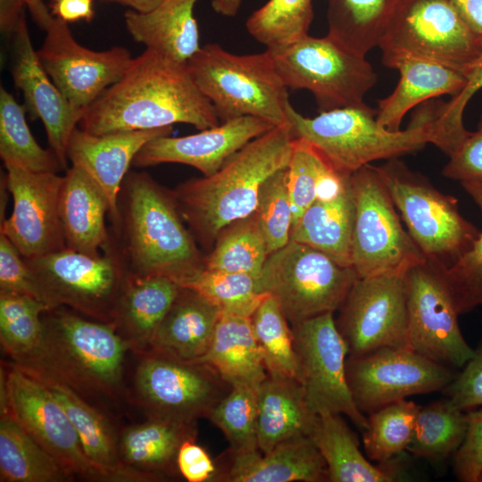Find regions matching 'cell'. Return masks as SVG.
I'll list each match as a JSON object with an SVG mask.
<instances>
[{
    "label": "cell",
    "instance_id": "1",
    "mask_svg": "<svg viewBox=\"0 0 482 482\" xmlns=\"http://www.w3.org/2000/svg\"><path fill=\"white\" fill-rule=\"evenodd\" d=\"M177 123L203 130L220 121L187 62L145 48L133 58L122 76L84 110L79 126L100 135Z\"/></svg>",
    "mask_w": 482,
    "mask_h": 482
},
{
    "label": "cell",
    "instance_id": "2",
    "mask_svg": "<svg viewBox=\"0 0 482 482\" xmlns=\"http://www.w3.org/2000/svg\"><path fill=\"white\" fill-rule=\"evenodd\" d=\"M183 221L171 191L146 172L129 171L104 247L127 274L165 277L184 287L204 269V257Z\"/></svg>",
    "mask_w": 482,
    "mask_h": 482
},
{
    "label": "cell",
    "instance_id": "3",
    "mask_svg": "<svg viewBox=\"0 0 482 482\" xmlns=\"http://www.w3.org/2000/svg\"><path fill=\"white\" fill-rule=\"evenodd\" d=\"M293 140L288 122L275 126L244 145L213 174L185 181L171 191L195 240L213 246L227 226L255 212L265 180L288 166Z\"/></svg>",
    "mask_w": 482,
    "mask_h": 482
},
{
    "label": "cell",
    "instance_id": "4",
    "mask_svg": "<svg viewBox=\"0 0 482 482\" xmlns=\"http://www.w3.org/2000/svg\"><path fill=\"white\" fill-rule=\"evenodd\" d=\"M42 320L38 347L13 362L46 371L85 399L117 400L125 393V359L131 348L112 324L62 305L45 311Z\"/></svg>",
    "mask_w": 482,
    "mask_h": 482
},
{
    "label": "cell",
    "instance_id": "5",
    "mask_svg": "<svg viewBox=\"0 0 482 482\" xmlns=\"http://www.w3.org/2000/svg\"><path fill=\"white\" fill-rule=\"evenodd\" d=\"M377 110L366 104L305 117L290 104L287 121L295 138L314 146L339 173L351 175L377 160L398 158L422 149L432 141V115L423 107L407 129L390 131L378 124Z\"/></svg>",
    "mask_w": 482,
    "mask_h": 482
},
{
    "label": "cell",
    "instance_id": "6",
    "mask_svg": "<svg viewBox=\"0 0 482 482\" xmlns=\"http://www.w3.org/2000/svg\"><path fill=\"white\" fill-rule=\"evenodd\" d=\"M187 64L220 122L242 116L256 117L273 126L288 122V88L267 49L236 54L219 44H207Z\"/></svg>",
    "mask_w": 482,
    "mask_h": 482
},
{
    "label": "cell",
    "instance_id": "7",
    "mask_svg": "<svg viewBox=\"0 0 482 482\" xmlns=\"http://www.w3.org/2000/svg\"><path fill=\"white\" fill-rule=\"evenodd\" d=\"M375 168L426 260L449 268L473 247L482 231L461 214L457 198L398 158Z\"/></svg>",
    "mask_w": 482,
    "mask_h": 482
},
{
    "label": "cell",
    "instance_id": "8",
    "mask_svg": "<svg viewBox=\"0 0 482 482\" xmlns=\"http://www.w3.org/2000/svg\"><path fill=\"white\" fill-rule=\"evenodd\" d=\"M267 50L286 87L310 91L320 112L365 104V95L378 80L365 56L343 47L328 36L307 34Z\"/></svg>",
    "mask_w": 482,
    "mask_h": 482
},
{
    "label": "cell",
    "instance_id": "9",
    "mask_svg": "<svg viewBox=\"0 0 482 482\" xmlns=\"http://www.w3.org/2000/svg\"><path fill=\"white\" fill-rule=\"evenodd\" d=\"M358 278L353 267L290 240L268 255L257 280L260 291L278 303L293 325L340 309Z\"/></svg>",
    "mask_w": 482,
    "mask_h": 482
},
{
    "label": "cell",
    "instance_id": "10",
    "mask_svg": "<svg viewBox=\"0 0 482 482\" xmlns=\"http://www.w3.org/2000/svg\"><path fill=\"white\" fill-rule=\"evenodd\" d=\"M137 353L133 392L147 417L196 423L209 417L232 386L204 362L156 348Z\"/></svg>",
    "mask_w": 482,
    "mask_h": 482
},
{
    "label": "cell",
    "instance_id": "11",
    "mask_svg": "<svg viewBox=\"0 0 482 482\" xmlns=\"http://www.w3.org/2000/svg\"><path fill=\"white\" fill-rule=\"evenodd\" d=\"M350 180L354 200L352 267L358 277L405 274L425 262L375 166H363Z\"/></svg>",
    "mask_w": 482,
    "mask_h": 482
},
{
    "label": "cell",
    "instance_id": "12",
    "mask_svg": "<svg viewBox=\"0 0 482 482\" xmlns=\"http://www.w3.org/2000/svg\"><path fill=\"white\" fill-rule=\"evenodd\" d=\"M6 367L1 370L0 409H6L73 478L118 481L87 457L76 429L51 391L12 362Z\"/></svg>",
    "mask_w": 482,
    "mask_h": 482
},
{
    "label": "cell",
    "instance_id": "13",
    "mask_svg": "<svg viewBox=\"0 0 482 482\" xmlns=\"http://www.w3.org/2000/svg\"><path fill=\"white\" fill-rule=\"evenodd\" d=\"M378 47L382 54L429 59L466 77L482 54L451 0H398Z\"/></svg>",
    "mask_w": 482,
    "mask_h": 482
},
{
    "label": "cell",
    "instance_id": "14",
    "mask_svg": "<svg viewBox=\"0 0 482 482\" xmlns=\"http://www.w3.org/2000/svg\"><path fill=\"white\" fill-rule=\"evenodd\" d=\"M25 261L52 308L65 306L111 324L127 275L111 248L104 247L99 255L65 248Z\"/></svg>",
    "mask_w": 482,
    "mask_h": 482
},
{
    "label": "cell",
    "instance_id": "15",
    "mask_svg": "<svg viewBox=\"0 0 482 482\" xmlns=\"http://www.w3.org/2000/svg\"><path fill=\"white\" fill-rule=\"evenodd\" d=\"M298 380L317 415L345 414L359 428L368 418L357 408L345 371L348 349L333 313L328 312L292 325Z\"/></svg>",
    "mask_w": 482,
    "mask_h": 482
},
{
    "label": "cell",
    "instance_id": "16",
    "mask_svg": "<svg viewBox=\"0 0 482 482\" xmlns=\"http://www.w3.org/2000/svg\"><path fill=\"white\" fill-rule=\"evenodd\" d=\"M347 383L357 408L370 413L408 396L444 390L455 374L408 347H382L348 355Z\"/></svg>",
    "mask_w": 482,
    "mask_h": 482
},
{
    "label": "cell",
    "instance_id": "17",
    "mask_svg": "<svg viewBox=\"0 0 482 482\" xmlns=\"http://www.w3.org/2000/svg\"><path fill=\"white\" fill-rule=\"evenodd\" d=\"M442 268L426 260L404 275L408 347L440 364L461 368L474 349L460 329Z\"/></svg>",
    "mask_w": 482,
    "mask_h": 482
},
{
    "label": "cell",
    "instance_id": "18",
    "mask_svg": "<svg viewBox=\"0 0 482 482\" xmlns=\"http://www.w3.org/2000/svg\"><path fill=\"white\" fill-rule=\"evenodd\" d=\"M404 275L385 273L354 282L336 321L348 355L382 347H408Z\"/></svg>",
    "mask_w": 482,
    "mask_h": 482
},
{
    "label": "cell",
    "instance_id": "19",
    "mask_svg": "<svg viewBox=\"0 0 482 482\" xmlns=\"http://www.w3.org/2000/svg\"><path fill=\"white\" fill-rule=\"evenodd\" d=\"M37 51L47 74L76 108L84 111L125 72L133 57L121 46L93 51L73 37L66 21L54 17Z\"/></svg>",
    "mask_w": 482,
    "mask_h": 482
},
{
    "label": "cell",
    "instance_id": "20",
    "mask_svg": "<svg viewBox=\"0 0 482 482\" xmlns=\"http://www.w3.org/2000/svg\"><path fill=\"white\" fill-rule=\"evenodd\" d=\"M6 184L13 206L1 221L4 234L25 259L66 248L59 214L63 176L6 164Z\"/></svg>",
    "mask_w": 482,
    "mask_h": 482
},
{
    "label": "cell",
    "instance_id": "21",
    "mask_svg": "<svg viewBox=\"0 0 482 482\" xmlns=\"http://www.w3.org/2000/svg\"><path fill=\"white\" fill-rule=\"evenodd\" d=\"M273 127L264 120L242 116L185 137L161 136L139 150L132 165L144 168L180 163L210 176L244 145Z\"/></svg>",
    "mask_w": 482,
    "mask_h": 482
},
{
    "label": "cell",
    "instance_id": "22",
    "mask_svg": "<svg viewBox=\"0 0 482 482\" xmlns=\"http://www.w3.org/2000/svg\"><path fill=\"white\" fill-rule=\"evenodd\" d=\"M12 38L14 84L22 92L30 114L43 122L50 149L66 168L67 145L84 111L74 107L47 74L32 46L25 17Z\"/></svg>",
    "mask_w": 482,
    "mask_h": 482
},
{
    "label": "cell",
    "instance_id": "23",
    "mask_svg": "<svg viewBox=\"0 0 482 482\" xmlns=\"http://www.w3.org/2000/svg\"><path fill=\"white\" fill-rule=\"evenodd\" d=\"M215 461L217 482L328 481L325 461L308 436L283 441L265 453L229 449Z\"/></svg>",
    "mask_w": 482,
    "mask_h": 482
},
{
    "label": "cell",
    "instance_id": "24",
    "mask_svg": "<svg viewBox=\"0 0 482 482\" xmlns=\"http://www.w3.org/2000/svg\"><path fill=\"white\" fill-rule=\"evenodd\" d=\"M172 127L92 134L76 127L66 149L71 165L84 170L102 188L109 204L110 220L117 215L122 182L139 150L150 140L170 135Z\"/></svg>",
    "mask_w": 482,
    "mask_h": 482
},
{
    "label": "cell",
    "instance_id": "25",
    "mask_svg": "<svg viewBox=\"0 0 482 482\" xmlns=\"http://www.w3.org/2000/svg\"><path fill=\"white\" fill-rule=\"evenodd\" d=\"M382 62L398 71L395 90L378 100L376 119L390 131L400 130L404 115L416 105L442 95L457 96L467 77L443 63L409 54H384Z\"/></svg>",
    "mask_w": 482,
    "mask_h": 482
},
{
    "label": "cell",
    "instance_id": "26",
    "mask_svg": "<svg viewBox=\"0 0 482 482\" xmlns=\"http://www.w3.org/2000/svg\"><path fill=\"white\" fill-rule=\"evenodd\" d=\"M14 363L38 378L55 396L76 429L86 454L94 463L113 474L119 482L151 481L147 477L121 465L118 433L96 407L46 371Z\"/></svg>",
    "mask_w": 482,
    "mask_h": 482
},
{
    "label": "cell",
    "instance_id": "27",
    "mask_svg": "<svg viewBox=\"0 0 482 482\" xmlns=\"http://www.w3.org/2000/svg\"><path fill=\"white\" fill-rule=\"evenodd\" d=\"M110 204L96 182L81 168L71 165L63 176L59 214L66 248L99 255L110 239L105 217Z\"/></svg>",
    "mask_w": 482,
    "mask_h": 482
},
{
    "label": "cell",
    "instance_id": "28",
    "mask_svg": "<svg viewBox=\"0 0 482 482\" xmlns=\"http://www.w3.org/2000/svg\"><path fill=\"white\" fill-rule=\"evenodd\" d=\"M180 288L165 277L126 275L111 324L132 351L140 353L150 347Z\"/></svg>",
    "mask_w": 482,
    "mask_h": 482
},
{
    "label": "cell",
    "instance_id": "29",
    "mask_svg": "<svg viewBox=\"0 0 482 482\" xmlns=\"http://www.w3.org/2000/svg\"><path fill=\"white\" fill-rule=\"evenodd\" d=\"M197 423H183L147 417L118 435V452L123 467L151 481L179 472L177 455L181 445L196 439Z\"/></svg>",
    "mask_w": 482,
    "mask_h": 482
},
{
    "label": "cell",
    "instance_id": "30",
    "mask_svg": "<svg viewBox=\"0 0 482 482\" xmlns=\"http://www.w3.org/2000/svg\"><path fill=\"white\" fill-rule=\"evenodd\" d=\"M317 417L299 380L268 375L257 387L259 451L265 453L283 441L308 436Z\"/></svg>",
    "mask_w": 482,
    "mask_h": 482
},
{
    "label": "cell",
    "instance_id": "31",
    "mask_svg": "<svg viewBox=\"0 0 482 482\" xmlns=\"http://www.w3.org/2000/svg\"><path fill=\"white\" fill-rule=\"evenodd\" d=\"M197 0H162L154 9L124 12L125 26L133 39L179 62H187L199 49V29L194 16Z\"/></svg>",
    "mask_w": 482,
    "mask_h": 482
},
{
    "label": "cell",
    "instance_id": "32",
    "mask_svg": "<svg viewBox=\"0 0 482 482\" xmlns=\"http://www.w3.org/2000/svg\"><path fill=\"white\" fill-rule=\"evenodd\" d=\"M220 314L221 311L199 293L181 287L149 348L198 360L209 348Z\"/></svg>",
    "mask_w": 482,
    "mask_h": 482
},
{
    "label": "cell",
    "instance_id": "33",
    "mask_svg": "<svg viewBox=\"0 0 482 482\" xmlns=\"http://www.w3.org/2000/svg\"><path fill=\"white\" fill-rule=\"evenodd\" d=\"M198 361L212 367L230 385L257 388L268 376L251 316L221 312L209 348Z\"/></svg>",
    "mask_w": 482,
    "mask_h": 482
},
{
    "label": "cell",
    "instance_id": "34",
    "mask_svg": "<svg viewBox=\"0 0 482 482\" xmlns=\"http://www.w3.org/2000/svg\"><path fill=\"white\" fill-rule=\"evenodd\" d=\"M351 177V176H350ZM354 200L350 178L335 195L315 201L291 230L290 240L352 267Z\"/></svg>",
    "mask_w": 482,
    "mask_h": 482
},
{
    "label": "cell",
    "instance_id": "35",
    "mask_svg": "<svg viewBox=\"0 0 482 482\" xmlns=\"http://www.w3.org/2000/svg\"><path fill=\"white\" fill-rule=\"evenodd\" d=\"M308 436L327 465L329 482H389L397 478L392 467L371 464L341 414L318 415Z\"/></svg>",
    "mask_w": 482,
    "mask_h": 482
},
{
    "label": "cell",
    "instance_id": "36",
    "mask_svg": "<svg viewBox=\"0 0 482 482\" xmlns=\"http://www.w3.org/2000/svg\"><path fill=\"white\" fill-rule=\"evenodd\" d=\"M0 410L1 482H65L73 478L6 409Z\"/></svg>",
    "mask_w": 482,
    "mask_h": 482
},
{
    "label": "cell",
    "instance_id": "37",
    "mask_svg": "<svg viewBox=\"0 0 482 482\" xmlns=\"http://www.w3.org/2000/svg\"><path fill=\"white\" fill-rule=\"evenodd\" d=\"M398 0H328V35L365 56L378 46Z\"/></svg>",
    "mask_w": 482,
    "mask_h": 482
},
{
    "label": "cell",
    "instance_id": "38",
    "mask_svg": "<svg viewBox=\"0 0 482 482\" xmlns=\"http://www.w3.org/2000/svg\"><path fill=\"white\" fill-rule=\"evenodd\" d=\"M350 176L337 171L309 142L294 137L287 166V186L293 210L292 229L315 201L337 195Z\"/></svg>",
    "mask_w": 482,
    "mask_h": 482
},
{
    "label": "cell",
    "instance_id": "39",
    "mask_svg": "<svg viewBox=\"0 0 482 482\" xmlns=\"http://www.w3.org/2000/svg\"><path fill=\"white\" fill-rule=\"evenodd\" d=\"M0 156L4 165L12 164L36 172L65 169L52 149L35 139L25 118V109L4 87L0 88Z\"/></svg>",
    "mask_w": 482,
    "mask_h": 482
},
{
    "label": "cell",
    "instance_id": "40",
    "mask_svg": "<svg viewBox=\"0 0 482 482\" xmlns=\"http://www.w3.org/2000/svg\"><path fill=\"white\" fill-rule=\"evenodd\" d=\"M467 428V411L454 407L447 398L420 406L406 450L420 458L445 460L458 450Z\"/></svg>",
    "mask_w": 482,
    "mask_h": 482
},
{
    "label": "cell",
    "instance_id": "41",
    "mask_svg": "<svg viewBox=\"0 0 482 482\" xmlns=\"http://www.w3.org/2000/svg\"><path fill=\"white\" fill-rule=\"evenodd\" d=\"M204 268L259 278L269 255L255 212L227 226L218 236Z\"/></svg>",
    "mask_w": 482,
    "mask_h": 482
},
{
    "label": "cell",
    "instance_id": "42",
    "mask_svg": "<svg viewBox=\"0 0 482 482\" xmlns=\"http://www.w3.org/2000/svg\"><path fill=\"white\" fill-rule=\"evenodd\" d=\"M251 322L268 375L298 380L292 328L278 303L267 295L251 315Z\"/></svg>",
    "mask_w": 482,
    "mask_h": 482
},
{
    "label": "cell",
    "instance_id": "43",
    "mask_svg": "<svg viewBox=\"0 0 482 482\" xmlns=\"http://www.w3.org/2000/svg\"><path fill=\"white\" fill-rule=\"evenodd\" d=\"M48 309L29 295L0 293V340L12 362L26 359L38 347L44 331L42 314Z\"/></svg>",
    "mask_w": 482,
    "mask_h": 482
},
{
    "label": "cell",
    "instance_id": "44",
    "mask_svg": "<svg viewBox=\"0 0 482 482\" xmlns=\"http://www.w3.org/2000/svg\"><path fill=\"white\" fill-rule=\"evenodd\" d=\"M420 408L403 399L370 412L362 435L367 457L383 464L406 450Z\"/></svg>",
    "mask_w": 482,
    "mask_h": 482
},
{
    "label": "cell",
    "instance_id": "45",
    "mask_svg": "<svg viewBox=\"0 0 482 482\" xmlns=\"http://www.w3.org/2000/svg\"><path fill=\"white\" fill-rule=\"evenodd\" d=\"M312 20V0H269L249 16L245 28L255 40L271 47L307 35Z\"/></svg>",
    "mask_w": 482,
    "mask_h": 482
},
{
    "label": "cell",
    "instance_id": "46",
    "mask_svg": "<svg viewBox=\"0 0 482 482\" xmlns=\"http://www.w3.org/2000/svg\"><path fill=\"white\" fill-rule=\"evenodd\" d=\"M207 419L222 431L230 450H259L256 387L246 384L232 385L229 393L214 407Z\"/></svg>",
    "mask_w": 482,
    "mask_h": 482
},
{
    "label": "cell",
    "instance_id": "47",
    "mask_svg": "<svg viewBox=\"0 0 482 482\" xmlns=\"http://www.w3.org/2000/svg\"><path fill=\"white\" fill-rule=\"evenodd\" d=\"M183 287L199 293L221 312L245 316H251L267 295L251 275L205 268Z\"/></svg>",
    "mask_w": 482,
    "mask_h": 482
},
{
    "label": "cell",
    "instance_id": "48",
    "mask_svg": "<svg viewBox=\"0 0 482 482\" xmlns=\"http://www.w3.org/2000/svg\"><path fill=\"white\" fill-rule=\"evenodd\" d=\"M461 186L482 212V186ZM442 273L459 315L482 306V232L473 247L449 268H442Z\"/></svg>",
    "mask_w": 482,
    "mask_h": 482
},
{
    "label": "cell",
    "instance_id": "49",
    "mask_svg": "<svg viewBox=\"0 0 482 482\" xmlns=\"http://www.w3.org/2000/svg\"><path fill=\"white\" fill-rule=\"evenodd\" d=\"M254 212L269 254L290 241L293 210L287 186V167L265 180Z\"/></svg>",
    "mask_w": 482,
    "mask_h": 482
},
{
    "label": "cell",
    "instance_id": "50",
    "mask_svg": "<svg viewBox=\"0 0 482 482\" xmlns=\"http://www.w3.org/2000/svg\"><path fill=\"white\" fill-rule=\"evenodd\" d=\"M482 88V54L467 75L463 89L447 102H436L432 123V142L448 157L470 135L463 123V113L471 97Z\"/></svg>",
    "mask_w": 482,
    "mask_h": 482
},
{
    "label": "cell",
    "instance_id": "51",
    "mask_svg": "<svg viewBox=\"0 0 482 482\" xmlns=\"http://www.w3.org/2000/svg\"><path fill=\"white\" fill-rule=\"evenodd\" d=\"M0 293L26 295L52 308L24 257L2 233H0Z\"/></svg>",
    "mask_w": 482,
    "mask_h": 482
},
{
    "label": "cell",
    "instance_id": "52",
    "mask_svg": "<svg viewBox=\"0 0 482 482\" xmlns=\"http://www.w3.org/2000/svg\"><path fill=\"white\" fill-rule=\"evenodd\" d=\"M442 174L460 184L468 183L482 186V116L475 131L461 142L449 156Z\"/></svg>",
    "mask_w": 482,
    "mask_h": 482
},
{
    "label": "cell",
    "instance_id": "53",
    "mask_svg": "<svg viewBox=\"0 0 482 482\" xmlns=\"http://www.w3.org/2000/svg\"><path fill=\"white\" fill-rule=\"evenodd\" d=\"M443 391L451 403L463 411L482 406V340L463 370Z\"/></svg>",
    "mask_w": 482,
    "mask_h": 482
},
{
    "label": "cell",
    "instance_id": "54",
    "mask_svg": "<svg viewBox=\"0 0 482 482\" xmlns=\"http://www.w3.org/2000/svg\"><path fill=\"white\" fill-rule=\"evenodd\" d=\"M468 428L455 452L453 471L460 481L478 482L482 474V409L467 411Z\"/></svg>",
    "mask_w": 482,
    "mask_h": 482
},
{
    "label": "cell",
    "instance_id": "55",
    "mask_svg": "<svg viewBox=\"0 0 482 482\" xmlns=\"http://www.w3.org/2000/svg\"><path fill=\"white\" fill-rule=\"evenodd\" d=\"M177 467L179 473L188 482L213 481L217 464L208 452L195 442L186 440L178 452Z\"/></svg>",
    "mask_w": 482,
    "mask_h": 482
},
{
    "label": "cell",
    "instance_id": "56",
    "mask_svg": "<svg viewBox=\"0 0 482 482\" xmlns=\"http://www.w3.org/2000/svg\"><path fill=\"white\" fill-rule=\"evenodd\" d=\"M50 6L52 14L67 23L94 17L93 0H51Z\"/></svg>",
    "mask_w": 482,
    "mask_h": 482
},
{
    "label": "cell",
    "instance_id": "57",
    "mask_svg": "<svg viewBox=\"0 0 482 482\" xmlns=\"http://www.w3.org/2000/svg\"><path fill=\"white\" fill-rule=\"evenodd\" d=\"M459 15L482 45V0H451Z\"/></svg>",
    "mask_w": 482,
    "mask_h": 482
},
{
    "label": "cell",
    "instance_id": "58",
    "mask_svg": "<svg viewBox=\"0 0 482 482\" xmlns=\"http://www.w3.org/2000/svg\"><path fill=\"white\" fill-rule=\"evenodd\" d=\"M21 0H0V27L4 34L12 36L25 17L24 7Z\"/></svg>",
    "mask_w": 482,
    "mask_h": 482
},
{
    "label": "cell",
    "instance_id": "59",
    "mask_svg": "<svg viewBox=\"0 0 482 482\" xmlns=\"http://www.w3.org/2000/svg\"><path fill=\"white\" fill-rule=\"evenodd\" d=\"M32 19L42 29H46L54 18L43 0H21Z\"/></svg>",
    "mask_w": 482,
    "mask_h": 482
},
{
    "label": "cell",
    "instance_id": "60",
    "mask_svg": "<svg viewBox=\"0 0 482 482\" xmlns=\"http://www.w3.org/2000/svg\"><path fill=\"white\" fill-rule=\"evenodd\" d=\"M243 0H212L213 11L226 17H234L238 12Z\"/></svg>",
    "mask_w": 482,
    "mask_h": 482
},
{
    "label": "cell",
    "instance_id": "61",
    "mask_svg": "<svg viewBox=\"0 0 482 482\" xmlns=\"http://www.w3.org/2000/svg\"><path fill=\"white\" fill-rule=\"evenodd\" d=\"M104 3H115L130 7L139 12H146L154 9L162 0H98Z\"/></svg>",
    "mask_w": 482,
    "mask_h": 482
},
{
    "label": "cell",
    "instance_id": "62",
    "mask_svg": "<svg viewBox=\"0 0 482 482\" xmlns=\"http://www.w3.org/2000/svg\"><path fill=\"white\" fill-rule=\"evenodd\" d=\"M478 482H482V474L479 476Z\"/></svg>",
    "mask_w": 482,
    "mask_h": 482
}]
</instances>
